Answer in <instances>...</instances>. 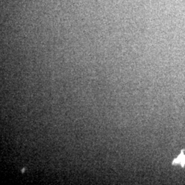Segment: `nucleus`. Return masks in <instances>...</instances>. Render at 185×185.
<instances>
[{"mask_svg":"<svg viewBox=\"0 0 185 185\" xmlns=\"http://www.w3.org/2000/svg\"><path fill=\"white\" fill-rule=\"evenodd\" d=\"M179 163L182 167L185 165V156L183 154V152H182L181 154L177 158H176L173 162V164H179Z\"/></svg>","mask_w":185,"mask_h":185,"instance_id":"obj_1","label":"nucleus"}]
</instances>
